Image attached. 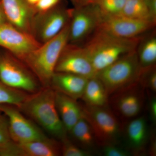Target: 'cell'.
I'll return each mask as SVG.
<instances>
[{
	"instance_id": "20",
	"label": "cell",
	"mask_w": 156,
	"mask_h": 156,
	"mask_svg": "<svg viewBox=\"0 0 156 156\" xmlns=\"http://www.w3.org/2000/svg\"><path fill=\"white\" fill-rule=\"evenodd\" d=\"M84 104L96 107H109V95L104 85L96 76L88 79L81 98Z\"/></svg>"
},
{
	"instance_id": "9",
	"label": "cell",
	"mask_w": 156,
	"mask_h": 156,
	"mask_svg": "<svg viewBox=\"0 0 156 156\" xmlns=\"http://www.w3.org/2000/svg\"><path fill=\"white\" fill-rule=\"evenodd\" d=\"M0 80L9 87L30 94L40 89L34 76L11 53H0Z\"/></svg>"
},
{
	"instance_id": "11",
	"label": "cell",
	"mask_w": 156,
	"mask_h": 156,
	"mask_svg": "<svg viewBox=\"0 0 156 156\" xmlns=\"http://www.w3.org/2000/svg\"><path fill=\"white\" fill-rule=\"evenodd\" d=\"M55 72L74 74L88 79L96 75L91 59L83 47L69 43L59 56Z\"/></svg>"
},
{
	"instance_id": "8",
	"label": "cell",
	"mask_w": 156,
	"mask_h": 156,
	"mask_svg": "<svg viewBox=\"0 0 156 156\" xmlns=\"http://www.w3.org/2000/svg\"><path fill=\"white\" fill-rule=\"evenodd\" d=\"M0 112L7 117L10 136L14 142L22 143L51 139L33 121L26 118L17 107L0 105Z\"/></svg>"
},
{
	"instance_id": "16",
	"label": "cell",
	"mask_w": 156,
	"mask_h": 156,
	"mask_svg": "<svg viewBox=\"0 0 156 156\" xmlns=\"http://www.w3.org/2000/svg\"><path fill=\"white\" fill-rule=\"evenodd\" d=\"M88 79L69 73L55 72L50 87L56 92L69 96L76 100L81 99Z\"/></svg>"
},
{
	"instance_id": "6",
	"label": "cell",
	"mask_w": 156,
	"mask_h": 156,
	"mask_svg": "<svg viewBox=\"0 0 156 156\" xmlns=\"http://www.w3.org/2000/svg\"><path fill=\"white\" fill-rule=\"evenodd\" d=\"M145 89L138 81L109 96V107L122 123L138 116L144 106Z\"/></svg>"
},
{
	"instance_id": "12",
	"label": "cell",
	"mask_w": 156,
	"mask_h": 156,
	"mask_svg": "<svg viewBox=\"0 0 156 156\" xmlns=\"http://www.w3.org/2000/svg\"><path fill=\"white\" fill-rule=\"evenodd\" d=\"M155 25V23L152 21L133 19L122 15L102 14L97 29L119 37L133 38L148 32Z\"/></svg>"
},
{
	"instance_id": "28",
	"label": "cell",
	"mask_w": 156,
	"mask_h": 156,
	"mask_svg": "<svg viewBox=\"0 0 156 156\" xmlns=\"http://www.w3.org/2000/svg\"><path fill=\"white\" fill-rule=\"evenodd\" d=\"M101 153L105 156H129L131 153L126 147L120 146L119 144H111L101 147Z\"/></svg>"
},
{
	"instance_id": "5",
	"label": "cell",
	"mask_w": 156,
	"mask_h": 156,
	"mask_svg": "<svg viewBox=\"0 0 156 156\" xmlns=\"http://www.w3.org/2000/svg\"><path fill=\"white\" fill-rule=\"evenodd\" d=\"M140 70L136 50L122 56L95 76L104 85L109 96L137 82Z\"/></svg>"
},
{
	"instance_id": "18",
	"label": "cell",
	"mask_w": 156,
	"mask_h": 156,
	"mask_svg": "<svg viewBox=\"0 0 156 156\" xmlns=\"http://www.w3.org/2000/svg\"><path fill=\"white\" fill-rule=\"evenodd\" d=\"M55 92V103L58 115L68 133L82 117L81 105L77 100Z\"/></svg>"
},
{
	"instance_id": "33",
	"label": "cell",
	"mask_w": 156,
	"mask_h": 156,
	"mask_svg": "<svg viewBox=\"0 0 156 156\" xmlns=\"http://www.w3.org/2000/svg\"><path fill=\"white\" fill-rule=\"evenodd\" d=\"M7 22H9L6 17L5 14L3 10L2 6L0 1V26L3 25Z\"/></svg>"
},
{
	"instance_id": "25",
	"label": "cell",
	"mask_w": 156,
	"mask_h": 156,
	"mask_svg": "<svg viewBox=\"0 0 156 156\" xmlns=\"http://www.w3.org/2000/svg\"><path fill=\"white\" fill-rule=\"evenodd\" d=\"M9 133V122L5 115L0 116V156H7L13 142Z\"/></svg>"
},
{
	"instance_id": "7",
	"label": "cell",
	"mask_w": 156,
	"mask_h": 156,
	"mask_svg": "<svg viewBox=\"0 0 156 156\" xmlns=\"http://www.w3.org/2000/svg\"><path fill=\"white\" fill-rule=\"evenodd\" d=\"M102 13L96 4L70 9L69 43L80 45L98 27Z\"/></svg>"
},
{
	"instance_id": "19",
	"label": "cell",
	"mask_w": 156,
	"mask_h": 156,
	"mask_svg": "<svg viewBox=\"0 0 156 156\" xmlns=\"http://www.w3.org/2000/svg\"><path fill=\"white\" fill-rule=\"evenodd\" d=\"M68 133L76 144L85 150L91 152L99 147L92 127L83 116Z\"/></svg>"
},
{
	"instance_id": "22",
	"label": "cell",
	"mask_w": 156,
	"mask_h": 156,
	"mask_svg": "<svg viewBox=\"0 0 156 156\" xmlns=\"http://www.w3.org/2000/svg\"><path fill=\"white\" fill-rule=\"evenodd\" d=\"M120 15L156 23L152 18L144 0H127Z\"/></svg>"
},
{
	"instance_id": "34",
	"label": "cell",
	"mask_w": 156,
	"mask_h": 156,
	"mask_svg": "<svg viewBox=\"0 0 156 156\" xmlns=\"http://www.w3.org/2000/svg\"><path fill=\"white\" fill-rule=\"evenodd\" d=\"M39 0H26L27 3L29 4L30 5L34 7L35 5H36L38 2H39Z\"/></svg>"
},
{
	"instance_id": "35",
	"label": "cell",
	"mask_w": 156,
	"mask_h": 156,
	"mask_svg": "<svg viewBox=\"0 0 156 156\" xmlns=\"http://www.w3.org/2000/svg\"><path fill=\"white\" fill-rule=\"evenodd\" d=\"M2 113L1 112H0V116H1V115H2Z\"/></svg>"
},
{
	"instance_id": "4",
	"label": "cell",
	"mask_w": 156,
	"mask_h": 156,
	"mask_svg": "<svg viewBox=\"0 0 156 156\" xmlns=\"http://www.w3.org/2000/svg\"><path fill=\"white\" fill-rule=\"evenodd\" d=\"M80 105L82 116L92 127L98 147L119 144L122 139V123L110 108Z\"/></svg>"
},
{
	"instance_id": "29",
	"label": "cell",
	"mask_w": 156,
	"mask_h": 156,
	"mask_svg": "<svg viewBox=\"0 0 156 156\" xmlns=\"http://www.w3.org/2000/svg\"><path fill=\"white\" fill-rule=\"evenodd\" d=\"M61 0H39L34 7L36 13L46 12L58 5Z\"/></svg>"
},
{
	"instance_id": "15",
	"label": "cell",
	"mask_w": 156,
	"mask_h": 156,
	"mask_svg": "<svg viewBox=\"0 0 156 156\" xmlns=\"http://www.w3.org/2000/svg\"><path fill=\"white\" fill-rule=\"evenodd\" d=\"M8 22L17 28L31 34L34 8L26 0H0Z\"/></svg>"
},
{
	"instance_id": "30",
	"label": "cell",
	"mask_w": 156,
	"mask_h": 156,
	"mask_svg": "<svg viewBox=\"0 0 156 156\" xmlns=\"http://www.w3.org/2000/svg\"><path fill=\"white\" fill-rule=\"evenodd\" d=\"M148 110L150 119L154 125L156 122V98L154 94L148 92Z\"/></svg>"
},
{
	"instance_id": "10",
	"label": "cell",
	"mask_w": 156,
	"mask_h": 156,
	"mask_svg": "<svg viewBox=\"0 0 156 156\" xmlns=\"http://www.w3.org/2000/svg\"><path fill=\"white\" fill-rule=\"evenodd\" d=\"M70 17V9L61 6L43 13H36L33 21L31 34L42 44L53 38L67 25Z\"/></svg>"
},
{
	"instance_id": "3",
	"label": "cell",
	"mask_w": 156,
	"mask_h": 156,
	"mask_svg": "<svg viewBox=\"0 0 156 156\" xmlns=\"http://www.w3.org/2000/svg\"><path fill=\"white\" fill-rule=\"evenodd\" d=\"M69 35L68 23L56 37L41 44L23 60L44 87H50L58 58L68 43Z\"/></svg>"
},
{
	"instance_id": "2",
	"label": "cell",
	"mask_w": 156,
	"mask_h": 156,
	"mask_svg": "<svg viewBox=\"0 0 156 156\" xmlns=\"http://www.w3.org/2000/svg\"><path fill=\"white\" fill-rule=\"evenodd\" d=\"M142 36L123 38L97 29L83 46L91 59L96 74L122 56L136 50Z\"/></svg>"
},
{
	"instance_id": "31",
	"label": "cell",
	"mask_w": 156,
	"mask_h": 156,
	"mask_svg": "<svg viewBox=\"0 0 156 156\" xmlns=\"http://www.w3.org/2000/svg\"><path fill=\"white\" fill-rule=\"evenodd\" d=\"M152 18L156 21V0H144Z\"/></svg>"
},
{
	"instance_id": "23",
	"label": "cell",
	"mask_w": 156,
	"mask_h": 156,
	"mask_svg": "<svg viewBox=\"0 0 156 156\" xmlns=\"http://www.w3.org/2000/svg\"><path fill=\"white\" fill-rule=\"evenodd\" d=\"M28 95V93L9 87L0 80V105H11L18 108Z\"/></svg>"
},
{
	"instance_id": "13",
	"label": "cell",
	"mask_w": 156,
	"mask_h": 156,
	"mask_svg": "<svg viewBox=\"0 0 156 156\" xmlns=\"http://www.w3.org/2000/svg\"><path fill=\"white\" fill-rule=\"evenodd\" d=\"M41 45L31 34L20 30L10 23L0 26V47L21 60Z\"/></svg>"
},
{
	"instance_id": "32",
	"label": "cell",
	"mask_w": 156,
	"mask_h": 156,
	"mask_svg": "<svg viewBox=\"0 0 156 156\" xmlns=\"http://www.w3.org/2000/svg\"><path fill=\"white\" fill-rule=\"evenodd\" d=\"M75 7H82L95 4L97 0H71Z\"/></svg>"
},
{
	"instance_id": "14",
	"label": "cell",
	"mask_w": 156,
	"mask_h": 156,
	"mask_svg": "<svg viewBox=\"0 0 156 156\" xmlns=\"http://www.w3.org/2000/svg\"><path fill=\"white\" fill-rule=\"evenodd\" d=\"M123 123L122 138L126 148L134 155L145 154L151 131L145 116L139 115Z\"/></svg>"
},
{
	"instance_id": "21",
	"label": "cell",
	"mask_w": 156,
	"mask_h": 156,
	"mask_svg": "<svg viewBox=\"0 0 156 156\" xmlns=\"http://www.w3.org/2000/svg\"><path fill=\"white\" fill-rule=\"evenodd\" d=\"M143 35L136 48V51L140 68L156 65V36L155 31Z\"/></svg>"
},
{
	"instance_id": "1",
	"label": "cell",
	"mask_w": 156,
	"mask_h": 156,
	"mask_svg": "<svg viewBox=\"0 0 156 156\" xmlns=\"http://www.w3.org/2000/svg\"><path fill=\"white\" fill-rule=\"evenodd\" d=\"M18 108L53 137L60 141L67 138V131L56 109L55 92L51 87L29 94Z\"/></svg>"
},
{
	"instance_id": "24",
	"label": "cell",
	"mask_w": 156,
	"mask_h": 156,
	"mask_svg": "<svg viewBox=\"0 0 156 156\" xmlns=\"http://www.w3.org/2000/svg\"><path fill=\"white\" fill-rule=\"evenodd\" d=\"M138 82L145 90L154 93L156 92V65L144 68H140Z\"/></svg>"
},
{
	"instance_id": "27",
	"label": "cell",
	"mask_w": 156,
	"mask_h": 156,
	"mask_svg": "<svg viewBox=\"0 0 156 156\" xmlns=\"http://www.w3.org/2000/svg\"><path fill=\"white\" fill-rule=\"evenodd\" d=\"M61 155L63 156H89L92 153L85 150L66 138L61 141Z\"/></svg>"
},
{
	"instance_id": "26",
	"label": "cell",
	"mask_w": 156,
	"mask_h": 156,
	"mask_svg": "<svg viewBox=\"0 0 156 156\" xmlns=\"http://www.w3.org/2000/svg\"><path fill=\"white\" fill-rule=\"evenodd\" d=\"M127 0H97L95 4L102 14L120 15Z\"/></svg>"
},
{
	"instance_id": "17",
	"label": "cell",
	"mask_w": 156,
	"mask_h": 156,
	"mask_svg": "<svg viewBox=\"0 0 156 156\" xmlns=\"http://www.w3.org/2000/svg\"><path fill=\"white\" fill-rule=\"evenodd\" d=\"M61 155V143L50 139L22 143L14 142L11 156Z\"/></svg>"
}]
</instances>
